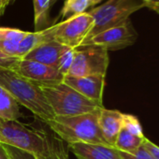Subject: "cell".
I'll use <instances>...</instances> for the list:
<instances>
[{"label":"cell","mask_w":159,"mask_h":159,"mask_svg":"<svg viewBox=\"0 0 159 159\" xmlns=\"http://www.w3.org/2000/svg\"><path fill=\"white\" fill-rule=\"evenodd\" d=\"M0 87L46 125L55 117L41 88L13 69L0 68Z\"/></svg>","instance_id":"6da1fadb"},{"label":"cell","mask_w":159,"mask_h":159,"mask_svg":"<svg viewBox=\"0 0 159 159\" xmlns=\"http://www.w3.org/2000/svg\"><path fill=\"white\" fill-rule=\"evenodd\" d=\"M100 109L76 116H55L47 125L57 135V138L67 144H107L98 125Z\"/></svg>","instance_id":"7a4b0ae2"},{"label":"cell","mask_w":159,"mask_h":159,"mask_svg":"<svg viewBox=\"0 0 159 159\" xmlns=\"http://www.w3.org/2000/svg\"><path fill=\"white\" fill-rule=\"evenodd\" d=\"M39 87L55 116H76L102 108L63 82Z\"/></svg>","instance_id":"3957f363"},{"label":"cell","mask_w":159,"mask_h":159,"mask_svg":"<svg viewBox=\"0 0 159 159\" xmlns=\"http://www.w3.org/2000/svg\"><path fill=\"white\" fill-rule=\"evenodd\" d=\"M144 7L145 3L141 0H108L104 4L92 9L88 13L94 19V26L86 39L124 24L134 12Z\"/></svg>","instance_id":"277c9868"},{"label":"cell","mask_w":159,"mask_h":159,"mask_svg":"<svg viewBox=\"0 0 159 159\" xmlns=\"http://www.w3.org/2000/svg\"><path fill=\"white\" fill-rule=\"evenodd\" d=\"M0 143L44 158L48 154L46 134L29 129L18 121L0 119Z\"/></svg>","instance_id":"5b68a950"},{"label":"cell","mask_w":159,"mask_h":159,"mask_svg":"<svg viewBox=\"0 0 159 159\" xmlns=\"http://www.w3.org/2000/svg\"><path fill=\"white\" fill-rule=\"evenodd\" d=\"M109 52L96 45H84L75 49L72 66L66 76L85 77L94 75L106 76L110 64Z\"/></svg>","instance_id":"8992f818"},{"label":"cell","mask_w":159,"mask_h":159,"mask_svg":"<svg viewBox=\"0 0 159 159\" xmlns=\"http://www.w3.org/2000/svg\"><path fill=\"white\" fill-rule=\"evenodd\" d=\"M93 26V17L84 12L52 25V39L67 48L77 49L86 39Z\"/></svg>","instance_id":"52a82bcc"},{"label":"cell","mask_w":159,"mask_h":159,"mask_svg":"<svg viewBox=\"0 0 159 159\" xmlns=\"http://www.w3.org/2000/svg\"><path fill=\"white\" fill-rule=\"evenodd\" d=\"M139 34L130 19L124 24L107 29L84 41L81 46L96 45L109 51H118L132 46L138 39Z\"/></svg>","instance_id":"ba28073f"},{"label":"cell","mask_w":159,"mask_h":159,"mask_svg":"<svg viewBox=\"0 0 159 159\" xmlns=\"http://www.w3.org/2000/svg\"><path fill=\"white\" fill-rule=\"evenodd\" d=\"M13 70L39 86L62 83L65 77L54 66L25 59H20Z\"/></svg>","instance_id":"9c48e42d"},{"label":"cell","mask_w":159,"mask_h":159,"mask_svg":"<svg viewBox=\"0 0 159 159\" xmlns=\"http://www.w3.org/2000/svg\"><path fill=\"white\" fill-rule=\"evenodd\" d=\"M106 76L94 75L85 77H70L65 76L63 83L97 103L100 107H103V93L105 87Z\"/></svg>","instance_id":"30bf717a"},{"label":"cell","mask_w":159,"mask_h":159,"mask_svg":"<svg viewBox=\"0 0 159 159\" xmlns=\"http://www.w3.org/2000/svg\"><path fill=\"white\" fill-rule=\"evenodd\" d=\"M67 150L77 159H123L116 148L107 144L70 143Z\"/></svg>","instance_id":"8fae6325"},{"label":"cell","mask_w":159,"mask_h":159,"mask_svg":"<svg viewBox=\"0 0 159 159\" xmlns=\"http://www.w3.org/2000/svg\"><path fill=\"white\" fill-rule=\"evenodd\" d=\"M124 113L117 110L100 109L98 125L101 134L108 145L114 147L115 140L123 127Z\"/></svg>","instance_id":"7c38bea8"},{"label":"cell","mask_w":159,"mask_h":159,"mask_svg":"<svg viewBox=\"0 0 159 159\" xmlns=\"http://www.w3.org/2000/svg\"><path fill=\"white\" fill-rule=\"evenodd\" d=\"M66 49L68 48L55 40H49L34 48L22 59L36 61L47 66L56 67L60 56Z\"/></svg>","instance_id":"4fadbf2b"},{"label":"cell","mask_w":159,"mask_h":159,"mask_svg":"<svg viewBox=\"0 0 159 159\" xmlns=\"http://www.w3.org/2000/svg\"><path fill=\"white\" fill-rule=\"evenodd\" d=\"M26 33L16 28L0 27V51L10 56L17 57L19 45Z\"/></svg>","instance_id":"5bb4252c"},{"label":"cell","mask_w":159,"mask_h":159,"mask_svg":"<svg viewBox=\"0 0 159 159\" xmlns=\"http://www.w3.org/2000/svg\"><path fill=\"white\" fill-rule=\"evenodd\" d=\"M49 40H53L52 26H49L48 28L43 29L41 31L27 32L19 45L17 57H19L21 59L24 58L34 48H36L39 44L49 41Z\"/></svg>","instance_id":"9a60e30c"},{"label":"cell","mask_w":159,"mask_h":159,"mask_svg":"<svg viewBox=\"0 0 159 159\" xmlns=\"http://www.w3.org/2000/svg\"><path fill=\"white\" fill-rule=\"evenodd\" d=\"M18 102L2 87H0V119L17 121L22 113Z\"/></svg>","instance_id":"2e32d148"},{"label":"cell","mask_w":159,"mask_h":159,"mask_svg":"<svg viewBox=\"0 0 159 159\" xmlns=\"http://www.w3.org/2000/svg\"><path fill=\"white\" fill-rule=\"evenodd\" d=\"M145 139L146 137L140 138L135 136L134 134L127 131L125 128L122 127L115 140L114 148H116L119 152L132 153L143 144Z\"/></svg>","instance_id":"e0dca14e"},{"label":"cell","mask_w":159,"mask_h":159,"mask_svg":"<svg viewBox=\"0 0 159 159\" xmlns=\"http://www.w3.org/2000/svg\"><path fill=\"white\" fill-rule=\"evenodd\" d=\"M34 4V24L35 31H41L49 27L51 0H33Z\"/></svg>","instance_id":"ac0fdd59"},{"label":"cell","mask_w":159,"mask_h":159,"mask_svg":"<svg viewBox=\"0 0 159 159\" xmlns=\"http://www.w3.org/2000/svg\"><path fill=\"white\" fill-rule=\"evenodd\" d=\"M88 8H90L89 0H66L60 11L61 20L65 21L68 18L83 14Z\"/></svg>","instance_id":"d6986e66"},{"label":"cell","mask_w":159,"mask_h":159,"mask_svg":"<svg viewBox=\"0 0 159 159\" xmlns=\"http://www.w3.org/2000/svg\"><path fill=\"white\" fill-rule=\"evenodd\" d=\"M48 154L45 159H70L68 150L64 141L57 137L47 135Z\"/></svg>","instance_id":"ffe728a7"},{"label":"cell","mask_w":159,"mask_h":159,"mask_svg":"<svg viewBox=\"0 0 159 159\" xmlns=\"http://www.w3.org/2000/svg\"><path fill=\"white\" fill-rule=\"evenodd\" d=\"M123 127L125 128L130 133L134 134L135 136H138V137H140V138L145 137L144 134H143L142 126H141V125L139 123V120L138 119V117H136V116H134L132 114L124 113Z\"/></svg>","instance_id":"44dd1931"},{"label":"cell","mask_w":159,"mask_h":159,"mask_svg":"<svg viewBox=\"0 0 159 159\" xmlns=\"http://www.w3.org/2000/svg\"><path fill=\"white\" fill-rule=\"evenodd\" d=\"M74 56H75V49H66L64 53L60 56L57 65H56V68L58 69V71L60 73H62L64 76H66L74 60Z\"/></svg>","instance_id":"7402d4cb"},{"label":"cell","mask_w":159,"mask_h":159,"mask_svg":"<svg viewBox=\"0 0 159 159\" xmlns=\"http://www.w3.org/2000/svg\"><path fill=\"white\" fill-rule=\"evenodd\" d=\"M4 147L11 159H38L37 155L29 152H26V151H24L15 147L8 146V145H4Z\"/></svg>","instance_id":"603a6c76"},{"label":"cell","mask_w":159,"mask_h":159,"mask_svg":"<svg viewBox=\"0 0 159 159\" xmlns=\"http://www.w3.org/2000/svg\"><path fill=\"white\" fill-rule=\"evenodd\" d=\"M120 154L123 159H153L150 152L143 146V144L132 153L120 152Z\"/></svg>","instance_id":"cb8c5ba5"},{"label":"cell","mask_w":159,"mask_h":159,"mask_svg":"<svg viewBox=\"0 0 159 159\" xmlns=\"http://www.w3.org/2000/svg\"><path fill=\"white\" fill-rule=\"evenodd\" d=\"M21 58L10 56L3 52L0 51V68H8V69H13L17 62Z\"/></svg>","instance_id":"d4e9b609"},{"label":"cell","mask_w":159,"mask_h":159,"mask_svg":"<svg viewBox=\"0 0 159 159\" xmlns=\"http://www.w3.org/2000/svg\"><path fill=\"white\" fill-rule=\"evenodd\" d=\"M143 146L146 148V150L150 152V154L152 156L153 159H159V146L155 145L153 142H152L147 138L144 139Z\"/></svg>","instance_id":"484cf974"},{"label":"cell","mask_w":159,"mask_h":159,"mask_svg":"<svg viewBox=\"0 0 159 159\" xmlns=\"http://www.w3.org/2000/svg\"><path fill=\"white\" fill-rule=\"evenodd\" d=\"M0 159H11L4 145L0 143Z\"/></svg>","instance_id":"4316f807"},{"label":"cell","mask_w":159,"mask_h":159,"mask_svg":"<svg viewBox=\"0 0 159 159\" xmlns=\"http://www.w3.org/2000/svg\"><path fill=\"white\" fill-rule=\"evenodd\" d=\"M14 1H15V0H2V4H3L4 9H6L8 6L11 5Z\"/></svg>","instance_id":"83f0119b"},{"label":"cell","mask_w":159,"mask_h":159,"mask_svg":"<svg viewBox=\"0 0 159 159\" xmlns=\"http://www.w3.org/2000/svg\"><path fill=\"white\" fill-rule=\"evenodd\" d=\"M102 0H89V4H90V7H94L98 4H99Z\"/></svg>","instance_id":"f1b7e54d"},{"label":"cell","mask_w":159,"mask_h":159,"mask_svg":"<svg viewBox=\"0 0 159 159\" xmlns=\"http://www.w3.org/2000/svg\"><path fill=\"white\" fill-rule=\"evenodd\" d=\"M158 3H159V0H152V1H151L150 3L146 4V6H145V7H147V8H151V7H152V6H154V5H156V4H158Z\"/></svg>","instance_id":"f546056e"},{"label":"cell","mask_w":159,"mask_h":159,"mask_svg":"<svg viewBox=\"0 0 159 159\" xmlns=\"http://www.w3.org/2000/svg\"><path fill=\"white\" fill-rule=\"evenodd\" d=\"M149 9L152 10L154 12H156L157 14H159V3L156 4V5H154V6H152V7H151V8H149Z\"/></svg>","instance_id":"4dcf8cb0"},{"label":"cell","mask_w":159,"mask_h":159,"mask_svg":"<svg viewBox=\"0 0 159 159\" xmlns=\"http://www.w3.org/2000/svg\"><path fill=\"white\" fill-rule=\"evenodd\" d=\"M4 7H3V4H2V0H0V17L2 16V14L4 13Z\"/></svg>","instance_id":"1f68e13d"},{"label":"cell","mask_w":159,"mask_h":159,"mask_svg":"<svg viewBox=\"0 0 159 159\" xmlns=\"http://www.w3.org/2000/svg\"><path fill=\"white\" fill-rule=\"evenodd\" d=\"M141 1H143V2L145 3V6H146V4L150 3L151 1H152V0H141Z\"/></svg>","instance_id":"d6a6232c"},{"label":"cell","mask_w":159,"mask_h":159,"mask_svg":"<svg viewBox=\"0 0 159 159\" xmlns=\"http://www.w3.org/2000/svg\"><path fill=\"white\" fill-rule=\"evenodd\" d=\"M58 1V0H51V4H52V7Z\"/></svg>","instance_id":"836d02e7"},{"label":"cell","mask_w":159,"mask_h":159,"mask_svg":"<svg viewBox=\"0 0 159 159\" xmlns=\"http://www.w3.org/2000/svg\"><path fill=\"white\" fill-rule=\"evenodd\" d=\"M38 159H45V158L42 157V156H38Z\"/></svg>","instance_id":"e575fe53"}]
</instances>
